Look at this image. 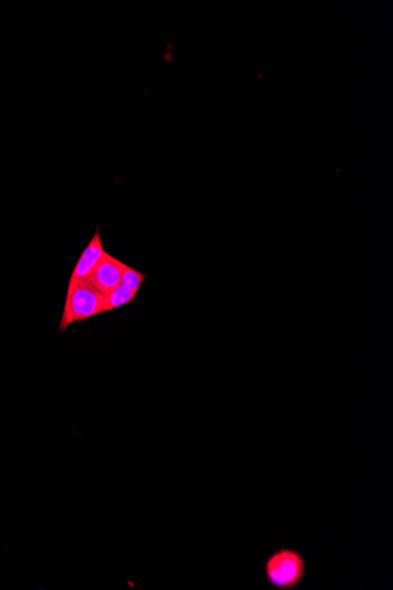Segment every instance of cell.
<instances>
[{
    "mask_svg": "<svg viewBox=\"0 0 393 590\" xmlns=\"http://www.w3.org/2000/svg\"><path fill=\"white\" fill-rule=\"evenodd\" d=\"M145 279H147V276L141 274L136 269L128 266L125 269L123 278L120 279L119 286L128 288L129 290L135 291L138 294Z\"/></svg>",
    "mask_w": 393,
    "mask_h": 590,
    "instance_id": "cell-6",
    "label": "cell"
},
{
    "mask_svg": "<svg viewBox=\"0 0 393 590\" xmlns=\"http://www.w3.org/2000/svg\"><path fill=\"white\" fill-rule=\"evenodd\" d=\"M137 292L129 290L125 287H116L113 290L104 295L103 312L115 311L117 308L123 307L136 300Z\"/></svg>",
    "mask_w": 393,
    "mask_h": 590,
    "instance_id": "cell-5",
    "label": "cell"
},
{
    "mask_svg": "<svg viewBox=\"0 0 393 590\" xmlns=\"http://www.w3.org/2000/svg\"><path fill=\"white\" fill-rule=\"evenodd\" d=\"M104 295L88 280L79 283L65 300L60 332L67 331L72 323L80 322L103 312Z\"/></svg>",
    "mask_w": 393,
    "mask_h": 590,
    "instance_id": "cell-2",
    "label": "cell"
},
{
    "mask_svg": "<svg viewBox=\"0 0 393 590\" xmlns=\"http://www.w3.org/2000/svg\"><path fill=\"white\" fill-rule=\"evenodd\" d=\"M264 574L271 587L281 590L297 588L305 577V559L295 549H277L267 556Z\"/></svg>",
    "mask_w": 393,
    "mask_h": 590,
    "instance_id": "cell-1",
    "label": "cell"
},
{
    "mask_svg": "<svg viewBox=\"0 0 393 590\" xmlns=\"http://www.w3.org/2000/svg\"><path fill=\"white\" fill-rule=\"evenodd\" d=\"M127 267V264L105 252L103 258L100 259L98 266L96 267L88 280L101 294H108L109 291L119 286Z\"/></svg>",
    "mask_w": 393,
    "mask_h": 590,
    "instance_id": "cell-4",
    "label": "cell"
},
{
    "mask_svg": "<svg viewBox=\"0 0 393 590\" xmlns=\"http://www.w3.org/2000/svg\"><path fill=\"white\" fill-rule=\"evenodd\" d=\"M103 243H101L99 227L96 234L93 235L90 243L85 248L82 255L77 262L74 271H72L70 282H68L67 295L70 294L79 283L88 280L93 270L98 266L100 259L105 255Z\"/></svg>",
    "mask_w": 393,
    "mask_h": 590,
    "instance_id": "cell-3",
    "label": "cell"
}]
</instances>
